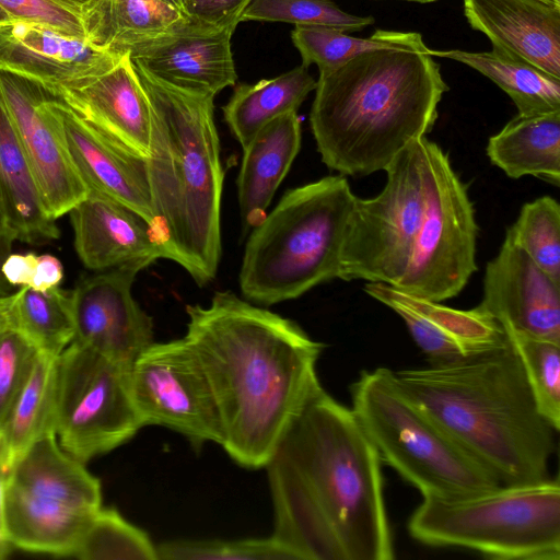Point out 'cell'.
<instances>
[{
  "instance_id": "74e56055",
  "label": "cell",
  "mask_w": 560,
  "mask_h": 560,
  "mask_svg": "<svg viewBox=\"0 0 560 560\" xmlns=\"http://www.w3.org/2000/svg\"><path fill=\"white\" fill-rule=\"evenodd\" d=\"M37 353L36 347L18 330L0 332V431Z\"/></svg>"
},
{
  "instance_id": "ac0fdd59",
  "label": "cell",
  "mask_w": 560,
  "mask_h": 560,
  "mask_svg": "<svg viewBox=\"0 0 560 560\" xmlns=\"http://www.w3.org/2000/svg\"><path fill=\"white\" fill-rule=\"evenodd\" d=\"M235 28L189 20L180 28L132 48L130 58L167 84L215 96L237 79L232 52Z\"/></svg>"
},
{
  "instance_id": "836d02e7",
  "label": "cell",
  "mask_w": 560,
  "mask_h": 560,
  "mask_svg": "<svg viewBox=\"0 0 560 560\" xmlns=\"http://www.w3.org/2000/svg\"><path fill=\"white\" fill-rule=\"evenodd\" d=\"M522 363L540 415L560 429V342L501 325Z\"/></svg>"
},
{
  "instance_id": "3957f363",
  "label": "cell",
  "mask_w": 560,
  "mask_h": 560,
  "mask_svg": "<svg viewBox=\"0 0 560 560\" xmlns=\"http://www.w3.org/2000/svg\"><path fill=\"white\" fill-rule=\"evenodd\" d=\"M447 90L423 38L319 72L310 124L323 163L343 176L385 171L431 131Z\"/></svg>"
},
{
  "instance_id": "83f0119b",
  "label": "cell",
  "mask_w": 560,
  "mask_h": 560,
  "mask_svg": "<svg viewBox=\"0 0 560 560\" xmlns=\"http://www.w3.org/2000/svg\"><path fill=\"white\" fill-rule=\"evenodd\" d=\"M315 88L316 81L303 65L254 84L240 83L222 108L224 120L243 149L269 121L296 112Z\"/></svg>"
},
{
  "instance_id": "484cf974",
  "label": "cell",
  "mask_w": 560,
  "mask_h": 560,
  "mask_svg": "<svg viewBox=\"0 0 560 560\" xmlns=\"http://www.w3.org/2000/svg\"><path fill=\"white\" fill-rule=\"evenodd\" d=\"M490 162L511 178L526 175L560 186V110L516 115L489 138Z\"/></svg>"
},
{
  "instance_id": "4dcf8cb0",
  "label": "cell",
  "mask_w": 560,
  "mask_h": 560,
  "mask_svg": "<svg viewBox=\"0 0 560 560\" xmlns=\"http://www.w3.org/2000/svg\"><path fill=\"white\" fill-rule=\"evenodd\" d=\"M11 328L26 337L39 352L58 357L74 339L71 291L59 287L38 291L21 287L12 294Z\"/></svg>"
},
{
  "instance_id": "44dd1931",
  "label": "cell",
  "mask_w": 560,
  "mask_h": 560,
  "mask_svg": "<svg viewBox=\"0 0 560 560\" xmlns=\"http://www.w3.org/2000/svg\"><path fill=\"white\" fill-rule=\"evenodd\" d=\"M68 214L75 252L88 269L106 271L125 265L144 269L166 258L161 238L147 220L106 195L89 189Z\"/></svg>"
},
{
  "instance_id": "cb8c5ba5",
  "label": "cell",
  "mask_w": 560,
  "mask_h": 560,
  "mask_svg": "<svg viewBox=\"0 0 560 560\" xmlns=\"http://www.w3.org/2000/svg\"><path fill=\"white\" fill-rule=\"evenodd\" d=\"M301 120L288 112L265 125L243 148L237 199L243 230H252L267 214L276 190L301 148Z\"/></svg>"
},
{
  "instance_id": "ab89813d",
  "label": "cell",
  "mask_w": 560,
  "mask_h": 560,
  "mask_svg": "<svg viewBox=\"0 0 560 560\" xmlns=\"http://www.w3.org/2000/svg\"><path fill=\"white\" fill-rule=\"evenodd\" d=\"M250 0H183L184 14L191 21L228 26L241 22V14Z\"/></svg>"
},
{
  "instance_id": "f546056e",
  "label": "cell",
  "mask_w": 560,
  "mask_h": 560,
  "mask_svg": "<svg viewBox=\"0 0 560 560\" xmlns=\"http://www.w3.org/2000/svg\"><path fill=\"white\" fill-rule=\"evenodd\" d=\"M430 54L465 63L488 77L512 98L517 115L560 110V80L523 60L493 48L488 52L430 49Z\"/></svg>"
},
{
  "instance_id": "c3c4849f",
  "label": "cell",
  "mask_w": 560,
  "mask_h": 560,
  "mask_svg": "<svg viewBox=\"0 0 560 560\" xmlns=\"http://www.w3.org/2000/svg\"><path fill=\"white\" fill-rule=\"evenodd\" d=\"M11 22L9 15L0 8V25Z\"/></svg>"
},
{
  "instance_id": "7c38bea8",
  "label": "cell",
  "mask_w": 560,
  "mask_h": 560,
  "mask_svg": "<svg viewBox=\"0 0 560 560\" xmlns=\"http://www.w3.org/2000/svg\"><path fill=\"white\" fill-rule=\"evenodd\" d=\"M142 427L129 368L72 341L56 363L55 434L60 447L86 463L124 444Z\"/></svg>"
},
{
  "instance_id": "9c48e42d",
  "label": "cell",
  "mask_w": 560,
  "mask_h": 560,
  "mask_svg": "<svg viewBox=\"0 0 560 560\" xmlns=\"http://www.w3.org/2000/svg\"><path fill=\"white\" fill-rule=\"evenodd\" d=\"M101 508L98 478L60 447L55 433L34 442L9 468L3 521L13 548L72 556Z\"/></svg>"
},
{
  "instance_id": "e575fe53",
  "label": "cell",
  "mask_w": 560,
  "mask_h": 560,
  "mask_svg": "<svg viewBox=\"0 0 560 560\" xmlns=\"http://www.w3.org/2000/svg\"><path fill=\"white\" fill-rule=\"evenodd\" d=\"M505 235L560 284V205L556 199L544 196L525 203Z\"/></svg>"
},
{
  "instance_id": "ba28073f",
  "label": "cell",
  "mask_w": 560,
  "mask_h": 560,
  "mask_svg": "<svg viewBox=\"0 0 560 560\" xmlns=\"http://www.w3.org/2000/svg\"><path fill=\"white\" fill-rule=\"evenodd\" d=\"M350 393L351 410L381 459L422 497L468 495L501 485L401 389L392 370L363 371Z\"/></svg>"
},
{
  "instance_id": "f35d334b",
  "label": "cell",
  "mask_w": 560,
  "mask_h": 560,
  "mask_svg": "<svg viewBox=\"0 0 560 560\" xmlns=\"http://www.w3.org/2000/svg\"><path fill=\"white\" fill-rule=\"evenodd\" d=\"M11 21L35 22L86 38L83 15L52 0H0Z\"/></svg>"
},
{
  "instance_id": "5b68a950",
  "label": "cell",
  "mask_w": 560,
  "mask_h": 560,
  "mask_svg": "<svg viewBox=\"0 0 560 560\" xmlns=\"http://www.w3.org/2000/svg\"><path fill=\"white\" fill-rule=\"evenodd\" d=\"M133 66L151 110L145 162L158 234L166 259L206 285L217 276L222 252L224 172L215 96L175 88Z\"/></svg>"
},
{
  "instance_id": "d590c367",
  "label": "cell",
  "mask_w": 560,
  "mask_h": 560,
  "mask_svg": "<svg viewBox=\"0 0 560 560\" xmlns=\"http://www.w3.org/2000/svg\"><path fill=\"white\" fill-rule=\"evenodd\" d=\"M158 560H300L272 534L242 539H176L156 545Z\"/></svg>"
},
{
  "instance_id": "4fadbf2b",
  "label": "cell",
  "mask_w": 560,
  "mask_h": 560,
  "mask_svg": "<svg viewBox=\"0 0 560 560\" xmlns=\"http://www.w3.org/2000/svg\"><path fill=\"white\" fill-rule=\"evenodd\" d=\"M129 383L143 425H162L196 447L222 443V427L207 376L183 337L153 342L129 368Z\"/></svg>"
},
{
  "instance_id": "7bdbcfd3",
  "label": "cell",
  "mask_w": 560,
  "mask_h": 560,
  "mask_svg": "<svg viewBox=\"0 0 560 560\" xmlns=\"http://www.w3.org/2000/svg\"><path fill=\"white\" fill-rule=\"evenodd\" d=\"M8 472L9 466L7 464L3 446L0 441V560L4 559L13 549V546L10 544L7 537L3 521V492Z\"/></svg>"
},
{
  "instance_id": "e0dca14e",
  "label": "cell",
  "mask_w": 560,
  "mask_h": 560,
  "mask_svg": "<svg viewBox=\"0 0 560 560\" xmlns=\"http://www.w3.org/2000/svg\"><path fill=\"white\" fill-rule=\"evenodd\" d=\"M364 291L401 317L431 365L458 362L506 340L501 324L479 305L456 310L380 282H368Z\"/></svg>"
},
{
  "instance_id": "4316f807",
  "label": "cell",
  "mask_w": 560,
  "mask_h": 560,
  "mask_svg": "<svg viewBox=\"0 0 560 560\" xmlns=\"http://www.w3.org/2000/svg\"><path fill=\"white\" fill-rule=\"evenodd\" d=\"M83 19L90 42L119 54L172 33L189 21L162 0H98Z\"/></svg>"
},
{
  "instance_id": "603a6c76",
  "label": "cell",
  "mask_w": 560,
  "mask_h": 560,
  "mask_svg": "<svg viewBox=\"0 0 560 560\" xmlns=\"http://www.w3.org/2000/svg\"><path fill=\"white\" fill-rule=\"evenodd\" d=\"M492 48L560 80V7L544 0H463Z\"/></svg>"
},
{
  "instance_id": "7402d4cb",
  "label": "cell",
  "mask_w": 560,
  "mask_h": 560,
  "mask_svg": "<svg viewBox=\"0 0 560 560\" xmlns=\"http://www.w3.org/2000/svg\"><path fill=\"white\" fill-rule=\"evenodd\" d=\"M51 92L130 153L150 156V104L129 51L108 71Z\"/></svg>"
},
{
  "instance_id": "8d00e7d4",
  "label": "cell",
  "mask_w": 560,
  "mask_h": 560,
  "mask_svg": "<svg viewBox=\"0 0 560 560\" xmlns=\"http://www.w3.org/2000/svg\"><path fill=\"white\" fill-rule=\"evenodd\" d=\"M243 21L285 22L342 32H358L375 22L371 15L349 14L331 0H250L241 14Z\"/></svg>"
},
{
  "instance_id": "277c9868",
  "label": "cell",
  "mask_w": 560,
  "mask_h": 560,
  "mask_svg": "<svg viewBox=\"0 0 560 560\" xmlns=\"http://www.w3.org/2000/svg\"><path fill=\"white\" fill-rule=\"evenodd\" d=\"M393 372L401 389L501 485L548 478L558 431L538 411L508 337L458 362Z\"/></svg>"
},
{
  "instance_id": "f907efd6",
  "label": "cell",
  "mask_w": 560,
  "mask_h": 560,
  "mask_svg": "<svg viewBox=\"0 0 560 560\" xmlns=\"http://www.w3.org/2000/svg\"><path fill=\"white\" fill-rule=\"evenodd\" d=\"M544 1H546V2H549V3H552V4H555V5L560 7V0H544Z\"/></svg>"
},
{
  "instance_id": "7dc6e473",
  "label": "cell",
  "mask_w": 560,
  "mask_h": 560,
  "mask_svg": "<svg viewBox=\"0 0 560 560\" xmlns=\"http://www.w3.org/2000/svg\"><path fill=\"white\" fill-rule=\"evenodd\" d=\"M171 5H173L174 8H176L177 10H179L180 12L184 13V3H183V0H162Z\"/></svg>"
},
{
  "instance_id": "f1b7e54d",
  "label": "cell",
  "mask_w": 560,
  "mask_h": 560,
  "mask_svg": "<svg viewBox=\"0 0 560 560\" xmlns=\"http://www.w3.org/2000/svg\"><path fill=\"white\" fill-rule=\"evenodd\" d=\"M57 357L37 353L0 431L9 466L34 442L55 433Z\"/></svg>"
},
{
  "instance_id": "1f68e13d",
  "label": "cell",
  "mask_w": 560,
  "mask_h": 560,
  "mask_svg": "<svg viewBox=\"0 0 560 560\" xmlns=\"http://www.w3.org/2000/svg\"><path fill=\"white\" fill-rule=\"evenodd\" d=\"M415 32L376 30L369 38H358L325 26H295L291 39L302 65H316L319 72L334 69L373 49L404 46L421 39Z\"/></svg>"
},
{
  "instance_id": "7a4b0ae2",
  "label": "cell",
  "mask_w": 560,
  "mask_h": 560,
  "mask_svg": "<svg viewBox=\"0 0 560 560\" xmlns=\"http://www.w3.org/2000/svg\"><path fill=\"white\" fill-rule=\"evenodd\" d=\"M184 338L207 376L222 427L221 446L240 466H265L307 399L322 387L323 343L295 322L217 292L186 307Z\"/></svg>"
},
{
  "instance_id": "2e32d148",
  "label": "cell",
  "mask_w": 560,
  "mask_h": 560,
  "mask_svg": "<svg viewBox=\"0 0 560 560\" xmlns=\"http://www.w3.org/2000/svg\"><path fill=\"white\" fill-rule=\"evenodd\" d=\"M122 55L42 23L11 21L0 25V70L54 92L108 71Z\"/></svg>"
},
{
  "instance_id": "b9f144b4",
  "label": "cell",
  "mask_w": 560,
  "mask_h": 560,
  "mask_svg": "<svg viewBox=\"0 0 560 560\" xmlns=\"http://www.w3.org/2000/svg\"><path fill=\"white\" fill-rule=\"evenodd\" d=\"M63 278V267L61 261L49 254L38 256L35 273L32 279L31 288L38 291H46L59 287Z\"/></svg>"
},
{
  "instance_id": "60d3db41",
  "label": "cell",
  "mask_w": 560,
  "mask_h": 560,
  "mask_svg": "<svg viewBox=\"0 0 560 560\" xmlns=\"http://www.w3.org/2000/svg\"><path fill=\"white\" fill-rule=\"evenodd\" d=\"M38 255L10 254L3 262L2 273L12 287H30L35 273Z\"/></svg>"
},
{
  "instance_id": "30bf717a",
  "label": "cell",
  "mask_w": 560,
  "mask_h": 560,
  "mask_svg": "<svg viewBox=\"0 0 560 560\" xmlns=\"http://www.w3.org/2000/svg\"><path fill=\"white\" fill-rule=\"evenodd\" d=\"M425 137L386 167V184L370 199L355 198L339 279L395 285L402 277L421 224L425 200Z\"/></svg>"
},
{
  "instance_id": "d4e9b609",
  "label": "cell",
  "mask_w": 560,
  "mask_h": 560,
  "mask_svg": "<svg viewBox=\"0 0 560 560\" xmlns=\"http://www.w3.org/2000/svg\"><path fill=\"white\" fill-rule=\"evenodd\" d=\"M0 209L16 240L49 244L60 231L45 209L38 186L0 96Z\"/></svg>"
},
{
  "instance_id": "bcb514c9",
  "label": "cell",
  "mask_w": 560,
  "mask_h": 560,
  "mask_svg": "<svg viewBox=\"0 0 560 560\" xmlns=\"http://www.w3.org/2000/svg\"><path fill=\"white\" fill-rule=\"evenodd\" d=\"M54 2L61 4L72 11H75L82 15L86 13L92 7H94L98 0H52Z\"/></svg>"
},
{
  "instance_id": "681fc988",
  "label": "cell",
  "mask_w": 560,
  "mask_h": 560,
  "mask_svg": "<svg viewBox=\"0 0 560 560\" xmlns=\"http://www.w3.org/2000/svg\"><path fill=\"white\" fill-rule=\"evenodd\" d=\"M405 1L419 2V3H429V2H434L436 0H405Z\"/></svg>"
},
{
  "instance_id": "ee69618b",
  "label": "cell",
  "mask_w": 560,
  "mask_h": 560,
  "mask_svg": "<svg viewBox=\"0 0 560 560\" xmlns=\"http://www.w3.org/2000/svg\"><path fill=\"white\" fill-rule=\"evenodd\" d=\"M16 241L14 232L10 229L0 231V293H9L13 288L2 273V266L7 257L11 254L13 242Z\"/></svg>"
},
{
  "instance_id": "d6986e66",
  "label": "cell",
  "mask_w": 560,
  "mask_h": 560,
  "mask_svg": "<svg viewBox=\"0 0 560 560\" xmlns=\"http://www.w3.org/2000/svg\"><path fill=\"white\" fill-rule=\"evenodd\" d=\"M479 306L501 325L560 342V284L506 235L487 264Z\"/></svg>"
},
{
  "instance_id": "8fae6325",
  "label": "cell",
  "mask_w": 560,
  "mask_h": 560,
  "mask_svg": "<svg viewBox=\"0 0 560 560\" xmlns=\"http://www.w3.org/2000/svg\"><path fill=\"white\" fill-rule=\"evenodd\" d=\"M425 200L408 266L393 285L442 302L456 296L477 270L478 225L466 185L448 155L425 139Z\"/></svg>"
},
{
  "instance_id": "52a82bcc",
  "label": "cell",
  "mask_w": 560,
  "mask_h": 560,
  "mask_svg": "<svg viewBox=\"0 0 560 560\" xmlns=\"http://www.w3.org/2000/svg\"><path fill=\"white\" fill-rule=\"evenodd\" d=\"M412 538L493 559H560L558 477L468 495H425L411 514Z\"/></svg>"
},
{
  "instance_id": "5bb4252c",
  "label": "cell",
  "mask_w": 560,
  "mask_h": 560,
  "mask_svg": "<svg viewBox=\"0 0 560 560\" xmlns=\"http://www.w3.org/2000/svg\"><path fill=\"white\" fill-rule=\"evenodd\" d=\"M52 92L22 75L0 70V96L38 186L45 209L57 220L89 189L75 170L49 107Z\"/></svg>"
},
{
  "instance_id": "6da1fadb",
  "label": "cell",
  "mask_w": 560,
  "mask_h": 560,
  "mask_svg": "<svg viewBox=\"0 0 560 560\" xmlns=\"http://www.w3.org/2000/svg\"><path fill=\"white\" fill-rule=\"evenodd\" d=\"M381 457L353 411L319 387L264 468L273 533L300 560H390Z\"/></svg>"
},
{
  "instance_id": "8992f818",
  "label": "cell",
  "mask_w": 560,
  "mask_h": 560,
  "mask_svg": "<svg viewBox=\"0 0 560 560\" xmlns=\"http://www.w3.org/2000/svg\"><path fill=\"white\" fill-rule=\"evenodd\" d=\"M355 198L343 175L289 189L252 229L240 272L243 295L273 305L339 278Z\"/></svg>"
},
{
  "instance_id": "f6af8a7d",
  "label": "cell",
  "mask_w": 560,
  "mask_h": 560,
  "mask_svg": "<svg viewBox=\"0 0 560 560\" xmlns=\"http://www.w3.org/2000/svg\"><path fill=\"white\" fill-rule=\"evenodd\" d=\"M12 294L0 293V332L11 328L10 304Z\"/></svg>"
},
{
  "instance_id": "9a60e30c",
  "label": "cell",
  "mask_w": 560,
  "mask_h": 560,
  "mask_svg": "<svg viewBox=\"0 0 560 560\" xmlns=\"http://www.w3.org/2000/svg\"><path fill=\"white\" fill-rule=\"evenodd\" d=\"M143 267L125 265L80 280L71 291L73 341L130 368L154 342L153 320L136 302L131 288Z\"/></svg>"
},
{
  "instance_id": "d6a6232c",
  "label": "cell",
  "mask_w": 560,
  "mask_h": 560,
  "mask_svg": "<svg viewBox=\"0 0 560 560\" xmlns=\"http://www.w3.org/2000/svg\"><path fill=\"white\" fill-rule=\"evenodd\" d=\"M83 560H158L156 545L116 509L101 508L89 521L74 547Z\"/></svg>"
},
{
  "instance_id": "ffe728a7",
  "label": "cell",
  "mask_w": 560,
  "mask_h": 560,
  "mask_svg": "<svg viewBox=\"0 0 560 560\" xmlns=\"http://www.w3.org/2000/svg\"><path fill=\"white\" fill-rule=\"evenodd\" d=\"M49 107L59 124L70 159L88 189L130 208L158 234L145 160L82 119L54 93Z\"/></svg>"
}]
</instances>
